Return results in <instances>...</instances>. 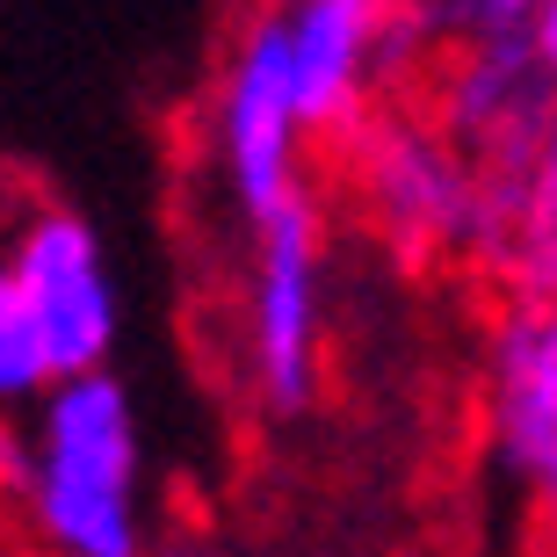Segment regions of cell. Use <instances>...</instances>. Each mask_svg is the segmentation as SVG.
I'll list each match as a JSON object with an SVG mask.
<instances>
[{
    "label": "cell",
    "instance_id": "cell-1",
    "mask_svg": "<svg viewBox=\"0 0 557 557\" xmlns=\"http://www.w3.org/2000/svg\"><path fill=\"white\" fill-rule=\"evenodd\" d=\"M15 499L44 557H145V449L124 376H73L22 434Z\"/></svg>",
    "mask_w": 557,
    "mask_h": 557
},
{
    "label": "cell",
    "instance_id": "cell-2",
    "mask_svg": "<svg viewBox=\"0 0 557 557\" xmlns=\"http://www.w3.org/2000/svg\"><path fill=\"white\" fill-rule=\"evenodd\" d=\"M218 166H225L232 203L253 225H269L275 210H289L297 188V145H305V116H297V87H289V51H283V8L253 15L232 44L225 73H218Z\"/></svg>",
    "mask_w": 557,
    "mask_h": 557
},
{
    "label": "cell",
    "instance_id": "cell-6",
    "mask_svg": "<svg viewBox=\"0 0 557 557\" xmlns=\"http://www.w3.org/2000/svg\"><path fill=\"white\" fill-rule=\"evenodd\" d=\"M384 29H392V8H370V0L283 8V51H289V87H297L305 131H333L362 109V87L384 59Z\"/></svg>",
    "mask_w": 557,
    "mask_h": 557
},
{
    "label": "cell",
    "instance_id": "cell-9",
    "mask_svg": "<svg viewBox=\"0 0 557 557\" xmlns=\"http://www.w3.org/2000/svg\"><path fill=\"white\" fill-rule=\"evenodd\" d=\"M529 44H536L543 73L557 81V0H543V8H529Z\"/></svg>",
    "mask_w": 557,
    "mask_h": 557
},
{
    "label": "cell",
    "instance_id": "cell-7",
    "mask_svg": "<svg viewBox=\"0 0 557 557\" xmlns=\"http://www.w3.org/2000/svg\"><path fill=\"white\" fill-rule=\"evenodd\" d=\"M370 196H376V210H384V225H398L406 239H434V232H449V225L471 218V188H463L456 160L428 138H406V131L376 138Z\"/></svg>",
    "mask_w": 557,
    "mask_h": 557
},
{
    "label": "cell",
    "instance_id": "cell-10",
    "mask_svg": "<svg viewBox=\"0 0 557 557\" xmlns=\"http://www.w3.org/2000/svg\"><path fill=\"white\" fill-rule=\"evenodd\" d=\"M543 543H550V557H557V485H543Z\"/></svg>",
    "mask_w": 557,
    "mask_h": 557
},
{
    "label": "cell",
    "instance_id": "cell-3",
    "mask_svg": "<svg viewBox=\"0 0 557 557\" xmlns=\"http://www.w3.org/2000/svg\"><path fill=\"white\" fill-rule=\"evenodd\" d=\"M8 283L22 289V305L37 311L59 384L95 376L116 348V283H109L102 239L87 232V218L73 210H29L0 253Z\"/></svg>",
    "mask_w": 557,
    "mask_h": 557
},
{
    "label": "cell",
    "instance_id": "cell-11",
    "mask_svg": "<svg viewBox=\"0 0 557 557\" xmlns=\"http://www.w3.org/2000/svg\"><path fill=\"white\" fill-rule=\"evenodd\" d=\"M145 557H210V550H196V543H160V550H145Z\"/></svg>",
    "mask_w": 557,
    "mask_h": 557
},
{
    "label": "cell",
    "instance_id": "cell-8",
    "mask_svg": "<svg viewBox=\"0 0 557 557\" xmlns=\"http://www.w3.org/2000/svg\"><path fill=\"white\" fill-rule=\"evenodd\" d=\"M59 392V362H51V341H44L37 311L22 305V289L0 269V420L29 413Z\"/></svg>",
    "mask_w": 557,
    "mask_h": 557
},
{
    "label": "cell",
    "instance_id": "cell-4",
    "mask_svg": "<svg viewBox=\"0 0 557 557\" xmlns=\"http://www.w3.org/2000/svg\"><path fill=\"white\" fill-rule=\"evenodd\" d=\"M319 218L297 196L275 210L269 225H253V376L275 413H297L319 392Z\"/></svg>",
    "mask_w": 557,
    "mask_h": 557
},
{
    "label": "cell",
    "instance_id": "cell-5",
    "mask_svg": "<svg viewBox=\"0 0 557 557\" xmlns=\"http://www.w3.org/2000/svg\"><path fill=\"white\" fill-rule=\"evenodd\" d=\"M485 428L499 463L529 485H557V297H521L493 326Z\"/></svg>",
    "mask_w": 557,
    "mask_h": 557
}]
</instances>
